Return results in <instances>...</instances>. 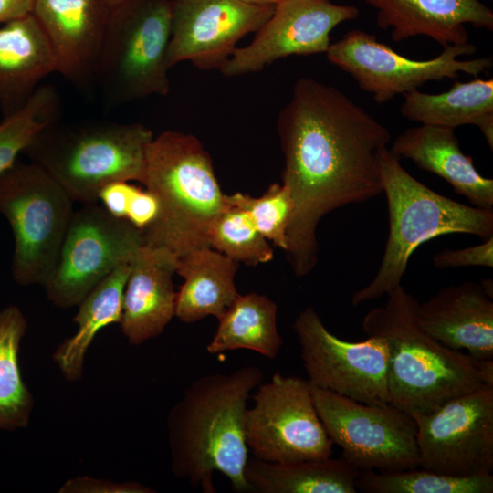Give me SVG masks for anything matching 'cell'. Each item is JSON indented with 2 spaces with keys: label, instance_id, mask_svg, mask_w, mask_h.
Wrapping results in <instances>:
<instances>
[{
  "label": "cell",
  "instance_id": "cell-10",
  "mask_svg": "<svg viewBox=\"0 0 493 493\" xmlns=\"http://www.w3.org/2000/svg\"><path fill=\"white\" fill-rule=\"evenodd\" d=\"M143 245L141 230L98 203L74 211L57 261L43 284L60 309L78 306L119 266L131 262Z\"/></svg>",
  "mask_w": 493,
  "mask_h": 493
},
{
  "label": "cell",
  "instance_id": "cell-8",
  "mask_svg": "<svg viewBox=\"0 0 493 493\" xmlns=\"http://www.w3.org/2000/svg\"><path fill=\"white\" fill-rule=\"evenodd\" d=\"M73 203L35 163L16 162L0 174V214L14 235L11 273L16 284L43 286L74 214Z\"/></svg>",
  "mask_w": 493,
  "mask_h": 493
},
{
  "label": "cell",
  "instance_id": "cell-18",
  "mask_svg": "<svg viewBox=\"0 0 493 493\" xmlns=\"http://www.w3.org/2000/svg\"><path fill=\"white\" fill-rule=\"evenodd\" d=\"M422 328L445 346L478 361L493 360V300L481 284L466 281L418 304Z\"/></svg>",
  "mask_w": 493,
  "mask_h": 493
},
{
  "label": "cell",
  "instance_id": "cell-22",
  "mask_svg": "<svg viewBox=\"0 0 493 493\" xmlns=\"http://www.w3.org/2000/svg\"><path fill=\"white\" fill-rule=\"evenodd\" d=\"M57 72L52 48L32 14L0 25V105L4 116L20 107Z\"/></svg>",
  "mask_w": 493,
  "mask_h": 493
},
{
  "label": "cell",
  "instance_id": "cell-7",
  "mask_svg": "<svg viewBox=\"0 0 493 493\" xmlns=\"http://www.w3.org/2000/svg\"><path fill=\"white\" fill-rule=\"evenodd\" d=\"M170 0H128L110 9L94 82L110 106L170 91Z\"/></svg>",
  "mask_w": 493,
  "mask_h": 493
},
{
  "label": "cell",
  "instance_id": "cell-31",
  "mask_svg": "<svg viewBox=\"0 0 493 493\" xmlns=\"http://www.w3.org/2000/svg\"><path fill=\"white\" fill-rule=\"evenodd\" d=\"M207 240L210 247L237 263L256 266L273 258V249L249 215L226 201L209 228Z\"/></svg>",
  "mask_w": 493,
  "mask_h": 493
},
{
  "label": "cell",
  "instance_id": "cell-19",
  "mask_svg": "<svg viewBox=\"0 0 493 493\" xmlns=\"http://www.w3.org/2000/svg\"><path fill=\"white\" fill-rule=\"evenodd\" d=\"M175 258L143 244L131 261L123 292L120 326L131 345L159 336L175 316Z\"/></svg>",
  "mask_w": 493,
  "mask_h": 493
},
{
  "label": "cell",
  "instance_id": "cell-1",
  "mask_svg": "<svg viewBox=\"0 0 493 493\" xmlns=\"http://www.w3.org/2000/svg\"><path fill=\"white\" fill-rule=\"evenodd\" d=\"M283 184L294 208L286 253L296 276L318 260L317 226L328 213L383 194L381 152L386 126L339 89L299 78L278 119Z\"/></svg>",
  "mask_w": 493,
  "mask_h": 493
},
{
  "label": "cell",
  "instance_id": "cell-17",
  "mask_svg": "<svg viewBox=\"0 0 493 493\" xmlns=\"http://www.w3.org/2000/svg\"><path fill=\"white\" fill-rule=\"evenodd\" d=\"M110 12L103 0H34L31 14L52 48L57 72L77 87L94 82Z\"/></svg>",
  "mask_w": 493,
  "mask_h": 493
},
{
  "label": "cell",
  "instance_id": "cell-21",
  "mask_svg": "<svg viewBox=\"0 0 493 493\" xmlns=\"http://www.w3.org/2000/svg\"><path fill=\"white\" fill-rule=\"evenodd\" d=\"M389 150L397 158L411 160L420 169L443 178L473 206L493 211V180L477 171L453 129L425 124L408 128Z\"/></svg>",
  "mask_w": 493,
  "mask_h": 493
},
{
  "label": "cell",
  "instance_id": "cell-32",
  "mask_svg": "<svg viewBox=\"0 0 493 493\" xmlns=\"http://www.w3.org/2000/svg\"><path fill=\"white\" fill-rule=\"evenodd\" d=\"M227 203L246 211L257 231L275 246L287 249V230L294 204L288 189L282 184H272L258 197L236 193L225 194Z\"/></svg>",
  "mask_w": 493,
  "mask_h": 493
},
{
  "label": "cell",
  "instance_id": "cell-5",
  "mask_svg": "<svg viewBox=\"0 0 493 493\" xmlns=\"http://www.w3.org/2000/svg\"><path fill=\"white\" fill-rule=\"evenodd\" d=\"M389 235L373 279L356 290L353 306L377 299L399 287L413 253L424 243L449 234L493 236V211L446 197L412 176L388 148L380 155Z\"/></svg>",
  "mask_w": 493,
  "mask_h": 493
},
{
  "label": "cell",
  "instance_id": "cell-9",
  "mask_svg": "<svg viewBox=\"0 0 493 493\" xmlns=\"http://www.w3.org/2000/svg\"><path fill=\"white\" fill-rule=\"evenodd\" d=\"M317 414L333 444L359 471L419 467L416 424L389 404H368L310 384Z\"/></svg>",
  "mask_w": 493,
  "mask_h": 493
},
{
  "label": "cell",
  "instance_id": "cell-12",
  "mask_svg": "<svg viewBox=\"0 0 493 493\" xmlns=\"http://www.w3.org/2000/svg\"><path fill=\"white\" fill-rule=\"evenodd\" d=\"M245 438L254 457L293 462L330 457L333 442L315 409L308 380L275 372L246 408Z\"/></svg>",
  "mask_w": 493,
  "mask_h": 493
},
{
  "label": "cell",
  "instance_id": "cell-24",
  "mask_svg": "<svg viewBox=\"0 0 493 493\" xmlns=\"http://www.w3.org/2000/svg\"><path fill=\"white\" fill-rule=\"evenodd\" d=\"M404 97L400 111L405 119L453 130L461 125H476L493 150L492 79L455 81L442 93L429 94L415 89Z\"/></svg>",
  "mask_w": 493,
  "mask_h": 493
},
{
  "label": "cell",
  "instance_id": "cell-6",
  "mask_svg": "<svg viewBox=\"0 0 493 493\" xmlns=\"http://www.w3.org/2000/svg\"><path fill=\"white\" fill-rule=\"evenodd\" d=\"M152 131L142 123L89 121L55 123L25 150L73 202L98 203L100 190L117 181L142 180Z\"/></svg>",
  "mask_w": 493,
  "mask_h": 493
},
{
  "label": "cell",
  "instance_id": "cell-16",
  "mask_svg": "<svg viewBox=\"0 0 493 493\" xmlns=\"http://www.w3.org/2000/svg\"><path fill=\"white\" fill-rule=\"evenodd\" d=\"M357 7L330 0H283L247 46L236 47L220 71L236 77L262 70L288 56L326 53L330 32L358 17Z\"/></svg>",
  "mask_w": 493,
  "mask_h": 493
},
{
  "label": "cell",
  "instance_id": "cell-4",
  "mask_svg": "<svg viewBox=\"0 0 493 493\" xmlns=\"http://www.w3.org/2000/svg\"><path fill=\"white\" fill-rule=\"evenodd\" d=\"M159 203L143 244L178 258L209 246V228L226 205L210 155L192 134L165 131L153 137L141 182Z\"/></svg>",
  "mask_w": 493,
  "mask_h": 493
},
{
  "label": "cell",
  "instance_id": "cell-14",
  "mask_svg": "<svg viewBox=\"0 0 493 493\" xmlns=\"http://www.w3.org/2000/svg\"><path fill=\"white\" fill-rule=\"evenodd\" d=\"M293 329L310 384L368 404H390L383 339L342 341L328 330L312 307L299 314Z\"/></svg>",
  "mask_w": 493,
  "mask_h": 493
},
{
  "label": "cell",
  "instance_id": "cell-25",
  "mask_svg": "<svg viewBox=\"0 0 493 493\" xmlns=\"http://www.w3.org/2000/svg\"><path fill=\"white\" fill-rule=\"evenodd\" d=\"M359 470L344 458L267 462L248 457L244 475L250 492L356 493Z\"/></svg>",
  "mask_w": 493,
  "mask_h": 493
},
{
  "label": "cell",
  "instance_id": "cell-2",
  "mask_svg": "<svg viewBox=\"0 0 493 493\" xmlns=\"http://www.w3.org/2000/svg\"><path fill=\"white\" fill-rule=\"evenodd\" d=\"M263 380L255 365L194 380L167 416L173 474L203 492L215 493V471L234 491L250 492L244 470L248 459L244 422L250 393Z\"/></svg>",
  "mask_w": 493,
  "mask_h": 493
},
{
  "label": "cell",
  "instance_id": "cell-33",
  "mask_svg": "<svg viewBox=\"0 0 493 493\" xmlns=\"http://www.w3.org/2000/svg\"><path fill=\"white\" fill-rule=\"evenodd\" d=\"M433 265L438 269L464 267H493V236L478 245L460 249H445L433 258Z\"/></svg>",
  "mask_w": 493,
  "mask_h": 493
},
{
  "label": "cell",
  "instance_id": "cell-36",
  "mask_svg": "<svg viewBox=\"0 0 493 493\" xmlns=\"http://www.w3.org/2000/svg\"><path fill=\"white\" fill-rule=\"evenodd\" d=\"M158 212L159 203L155 195L138 187L131 200L126 220L142 231L154 221Z\"/></svg>",
  "mask_w": 493,
  "mask_h": 493
},
{
  "label": "cell",
  "instance_id": "cell-26",
  "mask_svg": "<svg viewBox=\"0 0 493 493\" xmlns=\"http://www.w3.org/2000/svg\"><path fill=\"white\" fill-rule=\"evenodd\" d=\"M130 268L131 262L116 267L78 305L79 310L73 319L77 331L65 339L52 354L67 381L78 382L82 378L86 353L99 331L112 323H120Z\"/></svg>",
  "mask_w": 493,
  "mask_h": 493
},
{
  "label": "cell",
  "instance_id": "cell-28",
  "mask_svg": "<svg viewBox=\"0 0 493 493\" xmlns=\"http://www.w3.org/2000/svg\"><path fill=\"white\" fill-rule=\"evenodd\" d=\"M27 327L17 306L0 310V430L26 428L34 409V397L19 365L20 345Z\"/></svg>",
  "mask_w": 493,
  "mask_h": 493
},
{
  "label": "cell",
  "instance_id": "cell-15",
  "mask_svg": "<svg viewBox=\"0 0 493 493\" xmlns=\"http://www.w3.org/2000/svg\"><path fill=\"white\" fill-rule=\"evenodd\" d=\"M171 38L167 63L183 61L204 69L220 70L236 43L257 32L270 17L275 5H257L242 0H170Z\"/></svg>",
  "mask_w": 493,
  "mask_h": 493
},
{
  "label": "cell",
  "instance_id": "cell-3",
  "mask_svg": "<svg viewBox=\"0 0 493 493\" xmlns=\"http://www.w3.org/2000/svg\"><path fill=\"white\" fill-rule=\"evenodd\" d=\"M387 296L383 306L367 312L362 326L367 336L385 341L391 405L414 417L483 385L493 386V360H476L428 334L418 321L419 301L402 285Z\"/></svg>",
  "mask_w": 493,
  "mask_h": 493
},
{
  "label": "cell",
  "instance_id": "cell-30",
  "mask_svg": "<svg viewBox=\"0 0 493 493\" xmlns=\"http://www.w3.org/2000/svg\"><path fill=\"white\" fill-rule=\"evenodd\" d=\"M61 100L54 86L40 85L27 101L0 122V174L12 166L44 129L58 121Z\"/></svg>",
  "mask_w": 493,
  "mask_h": 493
},
{
  "label": "cell",
  "instance_id": "cell-38",
  "mask_svg": "<svg viewBox=\"0 0 493 493\" xmlns=\"http://www.w3.org/2000/svg\"><path fill=\"white\" fill-rule=\"evenodd\" d=\"M246 3L257 5H276L283 0H242Z\"/></svg>",
  "mask_w": 493,
  "mask_h": 493
},
{
  "label": "cell",
  "instance_id": "cell-39",
  "mask_svg": "<svg viewBox=\"0 0 493 493\" xmlns=\"http://www.w3.org/2000/svg\"><path fill=\"white\" fill-rule=\"evenodd\" d=\"M126 1H128V0H103L105 5L110 9H113V8L119 6V5H122L123 3H125Z\"/></svg>",
  "mask_w": 493,
  "mask_h": 493
},
{
  "label": "cell",
  "instance_id": "cell-34",
  "mask_svg": "<svg viewBox=\"0 0 493 493\" xmlns=\"http://www.w3.org/2000/svg\"><path fill=\"white\" fill-rule=\"evenodd\" d=\"M59 493H152V488L138 482H114L79 476L67 480Z\"/></svg>",
  "mask_w": 493,
  "mask_h": 493
},
{
  "label": "cell",
  "instance_id": "cell-29",
  "mask_svg": "<svg viewBox=\"0 0 493 493\" xmlns=\"http://www.w3.org/2000/svg\"><path fill=\"white\" fill-rule=\"evenodd\" d=\"M356 488L366 493H492L493 476L454 477L420 467L388 472L365 470L359 471Z\"/></svg>",
  "mask_w": 493,
  "mask_h": 493
},
{
  "label": "cell",
  "instance_id": "cell-35",
  "mask_svg": "<svg viewBox=\"0 0 493 493\" xmlns=\"http://www.w3.org/2000/svg\"><path fill=\"white\" fill-rule=\"evenodd\" d=\"M137 188L127 181L110 183L100 190L98 203L100 202L111 215L126 219L131 200Z\"/></svg>",
  "mask_w": 493,
  "mask_h": 493
},
{
  "label": "cell",
  "instance_id": "cell-20",
  "mask_svg": "<svg viewBox=\"0 0 493 493\" xmlns=\"http://www.w3.org/2000/svg\"><path fill=\"white\" fill-rule=\"evenodd\" d=\"M376 11L382 29L400 42L425 36L441 47L464 45L469 36L466 25L493 29V12L480 0H364Z\"/></svg>",
  "mask_w": 493,
  "mask_h": 493
},
{
  "label": "cell",
  "instance_id": "cell-13",
  "mask_svg": "<svg viewBox=\"0 0 493 493\" xmlns=\"http://www.w3.org/2000/svg\"><path fill=\"white\" fill-rule=\"evenodd\" d=\"M419 467L470 477L493 471V386L483 385L413 417Z\"/></svg>",
  "mask_w": 493,
  "mask_h": 493
},
{
  "label": "cell",
  "instance_id": "cell-11",
  "mask_svg": "<svg viewBox=\"0 0 493 493\" xmlns=\"http://www.w3.org/2000/svg\"><path fill=\"white\" fill-rule=\"evenodd\" d=\"M471 44L450 45L436 57L414 60L396 53L366 31L353 29L330 45L329 61L350 74L363 91L384 103L400 94L415 89L428 81L455 79L459 73L478 76L492 67L491 58L458 59L476 53Z\"/></svg>",
  "mask_w": 493,
  "mask_h": 493
},
{
  "label": "cell",
  "instance_id": "cell-23",
  "mask_svg": "<svg viewBox=\"0 0 493 493\" xmlns=\"http://www.w3.org/2000/svg\"><path fill=\"white\" fill-rule=\"evenodd\" d=\"M237 267V262L210 246L178 258L175 273L184 282L177 292L175 316L184 323L220 317L238 295L234 281Z\"/></svg>",
  "mask_w": 493,
  "mask_h": 493
},
{
  "label": "cell",
  "instance_id": "cell-37",
  "mask_svg": "<svg viewBox=\"0 0 493 493\" xmlns=\"http://www.w3.org/2000/svg\"><path fill=\"white\" fill-rule=\"evenodd\" d=\"M34 0H0V25L31 14Z\"/></svg>",
  "mask_w": 493,
  "mask_h": 493
},
{
  "label": "cell",
  "instance_id": "cell-27",
  "mask_svg": "<svg viewBox=\"0 0 493 493\" xmlns=\"http://www.w3.org/2000/svg\"><path fill=\"white\" fill-rule=\"evenodd\" d=\"M277 313V304L266 296L238 294L217 318L218 326L206 351L216 354L244 349L275 359L283 344Z\"/></svg>",
  "mask_w": 493,
  "mask_h": 493
}]
</instances>
